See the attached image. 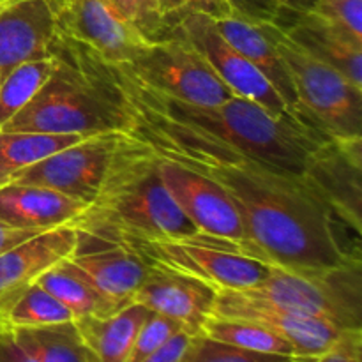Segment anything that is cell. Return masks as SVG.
<instances>
[{
    "label": "cell",
    "instance_id": "1",
    "mask_svg": "<svg viewBox=\"0 0 362 362\" xmlns=\"http://www.w3.org/2000/svg\"><path fill=\"white\" fill-rule=\"evenodd\" d=\"M115 90L126 112V133L158 158L209 177L228 194L243 219L251 258L283 267H332L361 258L359 243H350V230L303 177L168 122L124 95L117 85Z\"/></svg>",
    "mask_w": 362,
    "mask_h": 362
},
{
    "label": "cell",
    "instance_id": "2",
    "mask_svg": "<svg viewBox=\"0 0 362 362\" xmlns=\"http://www.w3.org/2000/svg\"><path fill=\"white\" fill-rule=\"evenodd\" d=\"M106 66L124 95L161 119L207 134L285 172L303 175L315 148L329 140L300 112L272 117L257 103L237 95L219 106L187 105L151 90L120 64Z\"/></svg>",
    "mask_w": 362,
    "mask_h": 362
},
{
    "label": "cell",
    "instance_id": "3",
    "mask_svg": "<svg viewBox=\"0 0 362 362\" xmlns=\"http://www.w3.org/2000/svg\"><path fill=\"white\" fill-rule=\"evenodd\" d=\"M69 226L108 243L120 237L182 239L198 232L163 184L158 158L126 131L119 134L98 194Z\"/></svg>",
    "mask_w": 362,
    "mask_h": 362
},
{
    "label": "cell",
    "instance_id": "4",
    "mask_svg": "<svg viewBox=\"0 0 362 362\" xmlns=\"http://www.w3.org/2000/svg\"><path fill=\"white\" fill-rule=\"evenodd\" d=\"M52 52L57 67L49 80L0 131L80 136L122 133L126 112L105 60L60 32Z\"/></svg>",
    "mask_w": 362,
    "mask_h": 362
},
{
    "label": "cell",
    "instance_id": "5",
    "mask_svg": "<svg viewBox=\"0 0 362 362\" xmlns=\"http://www.w3.org/2000/svg\"><path fill=\"white\" fill-rule=\"evenodd\" d=\"M243 292L338 329H362V258L332 267L271 264L264 281Z\"/></svg>",
    "mask_w": 362,
    "mask_h": 362
},
{
    "label": "cell",
    "instance_id": "6",
    "mask_svg": "<svg viewBox=\"0 0 362 362\" xmlns=\"http://www.w3.org/2000/svg\"><path fill=\"white\" fill-rule=\"evenodd\" d=\"M113 243L126 246L148 267L189 276L212 288H253L264 281L269 272L265 262L244 257V243L200 232L182 239L120 237Z\"/></svg>",
    "mask_w": 362,
    "mask_h": 362
},
{
    "label": "cell",
    "instance_id": "7",
    "mask_svg": "<svg viewBox=\"0 0 362 362\" xmlns=\"http://www.w3.org/2000/svg\"><path fill=\"white\" fill-rule=\"evenodd\" d=\"M265 28L288 67L297 110L329 138H362V87L297 46L276 23Z\"/></svg>",
    "mask_w": 362,
    "mask_h": 362
},
{
    "label": "cell",
    "instance_id": "8",
    "mask_svg": "<svg viewBox=\"0 0 362 362\" xmlns=\"http://www.w3.org/2000/svg\"><path fill=\"white\" fill-rule=\"evenodd\" d=\"M126 67L141 85L194 106H219L235 98L200 49L172 28Z\"/></svg>",
    "mask_w": 362,
    "mask_h": 362
},
{
    "label": "cell",
    "instance_id": "9",
    "mask_svg": "<svg viewBox=\"0 0 362 362\" xmlns=\"http://www.w3.org/2000/svg\"><path fill=\"white\" fill-rule=\"evenodd\" d=\"M172 28L200 49L237 98L257 103L272 117L292 113L267 78L223 37L212 18L200 13H182L175 18Z\"/></svg>",
    "mask_w": 362,
    "mask_h": 362
},
{
    "label": "cell",
    "instance_id": "10",
    "mask_svg": "<svg viewBox=\"0 0 362 362\" xmlns=\"http://www.w3.org/2000/svg\"><path fill=\"white\" fill-rule=\"evenodd\" d=\"M304 180L336 219L362 233V138H329L310 156Z\"/></svg>",
    "mask_w": 362,
    "mask_h": 362
},
{
    "label": "cell",
    "instance_id": "11",
    "mask_svg": "<svg viewBox=\"0 0 362 362\" xmlns=\"http://www.w3.org/2000/svg\"><path fill=\"white\" fill-rule=\"evenodd\" d=\"M60 34L83 42L108 64H127L151 46L112 0H52Z\"/></svg>",
    "mask_w": 362,
    "mask_h": 362
},
{
    "label": "cell",
    "instance_id": "12",
    "mask_svg": "<svg viewBox=\"0 0 362 362\" xmlns=\"http://www.w3.org/2000/svg\"><path fill=\"white\" fill-rule=\"evenodd\" d=\"M119 134L103 133L83 138L13 173L7 182L49 187L88 205L101 187Z\"/></svg>",
    "mask_w": 362,
    "mask_h": 362
},
{
    "label": "cell",
    "instance_id": "13",
    "mask_svg": "<svg viewBox=\"0 0 362 362\" xmlns=\"http://www.w3.org/2000/svg\"><path fill=\"white\" fill-rule=\"evenodd\" d=\"M211 315L260 325L292 343L300 357L313 359L324 354L343 331L324 320L285 310L278 304L233 288H216Z\"/></svg>",
    "mask_w": 362,
    "mask_h": 362
},
{
    "label": "cell",
    "instance_id": "14",
    "mask_svg": "<svg viewBox=\"0 0 362 362\" xmlns=\"http://www.w3.org/2000/svg\"><path fill=\"white\" fill-rule=\"evenodd\" d=\"M158 161L163 184L187 219L197 226L198 232L246 244L243 219L221 186H218L209 177L168 159L158 158Z\"/></svg>",
    "mask_w": 362,
    "mask_h": 362
},
{
    "label": "cell",
    "instance_id": "15",
    "mask_svg": "<svg viewBox=\"0 0 362 362\" xmlns=\"http://www.w3.org/2000/svg\"><path fill=\"white\" fill-rule=\"evenodd\" d=\"M59 35L52 0H6L0 4V78L27 60L52 53Z\"/></svg>",
    "mask_w": 362,
    "mask_h": 362
},
{
    "label": "cell",
    "instance_id": "16",
    "mask_svg": "<svg viewBox=\"0 0 362 362\" xmlns=\"http://www.w3.org/2000/svg\"><path fill=\"white\" fill-rule=\"evenodd\" d=\"M216 288L200 279L163 269L148 267L147 276L133 297L152 313L179 322L184 331L200 334L214 306Z\"/></svg>",
    "mask_w": 362,
    "mask_h": 362
},
{
    "label": "cell",
    "instance_id": "17",
    "mask_svg": "<svg viewBox=\"0 0 362 362\" xmlns=\"http://www.w3.org/2000/svg\"><path fill=\"white\" fill-rule=\"evenodd\" d=\"M69 260L119 308L133 303L134 293L148 272V265L126 246L85 233H78V244Z\"/></svg>",
    "mask_w": 362,
    "mask_h": 362
},
{
    "label": "cell",
    "instance_id": "18",
    "mask_svg": "<svg viewBox=\"0 0 362 362\" xmlns=\"http://www.w3.org/2000/svg\"><path fill=\"white\" fill-rule=\"evenodd\" d=\"M76 244V230L64 225L46 230L0 255V324L4 325L2 317L7 308L34 285L42 272L71 257Z\"/></svg>",
    "mask_w": 362,
    "mask_h": 362
},
{
    "label": "cell",
    "instance_id": "19",
    "mask_svg": "<svg viewBox=\"0 0 362 362\" xmlns=\"http://www.w3.org/2000/svg\"><path fill=\"white\" fill-rule=\"evenodd\" d=\"M283 32L322 62L345 74L352 83L362 87V42L354 39L331 21L318 16L315 11L290 14L283 25Z\"/></svg>",
    "mask_w": 362,
    "mask_h": 362
},
{
    "label": "cell",
    "instance_id": "20",
    "mask_svg": "<svg viewBox=\"0 0 362 362\" xmlns=\"http://www.w3.org/2000/svg\"><path fill=\"white\" fill-rule=\"evenodd\" d=\"M87 204L55 189L30 184H0V221L16 228L52 230L69 225Z\"/></svg>",
    "mask_w": 362,
    "mask_h": 362
},
{
    "label": "cell",
    "instance_id": "21",
    "mask_svg": "<svg viewBox=\"0 0 362 362\" xmlns=\"http://www.w3.org/2000/svg\"><path fill=\"white\" fill-rule=\"evenodd\" d=\"M216 25L223 37L267 78L269 83L278 90L286 106L292 112H299L292 76H290L285 60L276 49L265 23H255L239 16H232L216 21Z\"/></svg>",
    "mask_w": 362,
    "mask_h": 362
},
{
    "label": "cell",
    "instance_id": "22",
    "mask_svg": "<svg viewBox=\"0 0 362 362\" xmlns=\"http://www.w3.org/2000/svg\"><path fill=\"white\" fill-rule=\"evenodd\" d=\"M151 311L131 303L108 317H81L74 325L90 362H126Z\"/></svg>",
    "mask_w": 362,
    "mask_h": 362
},
{
    "label": "cell",
    "instance_id": "23",
    "mask_svg": "<svg viewBox=\"0 0 362 362\" xmlns=\"http://www.w3.org/2000/svg\"><path fill=\"white\" fill-rule=\"evenodd\" d=\"M35 283L62 303L73 313L74 320L81 317H108L122 310L103 296L69 257L42 272Z\"/></svg>",
    "mask_w": 362,
    "mask_h": 362
},
{
    "label": "cell",
    "instance_id": "24",
    "mask_svg": "<svg viewBox=\"0 0 362 362\" xmlns=\"http://www.w3.org/2000/svg\"><path fill=\"white\" fill-rule=\"evenodd\" d=\"M83 138L87 136L30 133V131H0V184H6L13 173L28 168Z\"/></svg>",
    "mask_w": 362,
    "mask_h": 362
},
{
    "label": "cell",
    "instance_id": "25",
    "mask_svg": "<svg viewBox=\"0 0 362 362\" xmlns=\"http://www.w3.org/2000/svg\"><path fill=\"white\" fill-rule=\"evenodd\" d=\"M14 339L37 362H90L74 322L11 329Z\"/></svg>",
    "mask_w": 362,
    "mask_h": 362
},
{
    "label": "cell",
    "instance_id": "26",
    "mask_svg": "<svg viewBox=\"0 0 362 362\" xmlns=\"http://www.w3.org/2000/svg\"><path fill=\"white\" fill-rule=\"evenodd\" d=\"M55 67L57 57L52 52L41 59L18 64L0 78V129L37 95Z\"/></svg>",
    "mask_w": 362,
    "mask_h": 362
},
{
    "label": "cell",
    "instance_id": "27",
    "mask_svg": "<svg viewBox=\"0 0 362 362\" xmlns=\"http://www.w3.org/2000/svg\"><path fill=\"white\" fill-rule=\"evenodd\" d=\"M200 334L216 339L219 343L237 346V349L251 350V352L300 357L296 346L283 339L281 336L274 334V332L267 331L257 324L235 320V318H221L211 315L205 320Z\"/></svg>",
    "mask_w": 362,
    "mask_h": 362
},
{
    "label": "cell",
    "instance_id": "28",
    "mask_svg": "<svg viewBox=\"0 0 362 362\" xmlns=\"http://www.w3.org/2000/svg\"><path fill=\"white\" fill-rule=\"evenodd\" d=\"M74 317L52 293L34 283L28 286L4 313L2 322L7 329L42 327L73 322Z\"/></svg>",
    "mask_w": 362,
    "mask_h": 362
},
{
    "label": "cell",
    "instance_id": "29",
    "mask_svg": "<svg viewBox=\"0 0 362 362\" xmlns=\"http://www.w3.org/2000/svg\"><path fill=\"white\" fill-rule=\"evenodd\" d=\"M297 359L300 357L251 352L197 334L191 339L180 362H293Z\"/></svg>",
    "mask_w": 362,
    "mask_h": 362
},
{
    "label": "cell",
    "instance_id": "30",
    "mask_svg": "<svg viewBox=\"0 0 362 362\" xmlns=\"http://www.w3.org/2000/svg\"><path fill=\"white\" fill-rule=\"evenodd\" d=\"M179 331H184V327L179 322L151 311L148 317L145 318L144 324H141L140 331H138L136 339L133 343V349H131V354L126 362L144 361L145 357L156 352L161 345H165Z\"/></svg>",
    "mask_w": 362,
    "mask_h": 362
},
{
    "label": "cell",
    "instance_id": "31",
    "mask_svg": "<svg viewBox=\"0 0 362 362\" xmlns=\"http://www.w3.org/2000/svg\"><path fill=\"white\" fill-rule=\"evenodd\" d=\"M120 14L151 41L165 37L166 21L159 0H112Z\"/></svg>",
    "mask_w": 362,
    "mask_h": 362
},
{
    "label": "cell",
    "instance_id": "32",
    "mask_svg": "<svg viewBox=\"0 0 362 362\" xmlns=\"http://www.w3.org/2000/svg\"><path fill=\"white\" fill-rule=\"evenodd\" d=\"M313 11L362 42V0H317Z\"/></svg>",
    "mask_w": 362,
    "mask_h": 362
},
{
    "label": "cell",
    "instance_id": "33",
    "mask_svg": "<svg viewBox=\"0 0 362 362\" xmlns=\"http://www.w3.org/2000/svg\"><path fill=\"white\" fill-rule=\"evenodd\" d=\"M230 4L235 16L255 23H276L279 27L292 14L283 0H230Z\"/></svg>",
    "mask_w": 362,
    "mask_h": 362
},
{
    "label": "cell",
    "instance_id": "34",
    "mask_svg": "<svg viewBox=\"0 0 362 362\" xmlns=\"http://www.w3.org/2000/svg\"><path fill=\"white\" fill-rule=\"evenodd\" d=\"M313 362H362V329H343L334 343Z\"/></svg>",
    "mask_w": 362,
    "mask_h": 362
},
{
    "label": "cell",
    "instance_id": "35",
    "mask_svg": "<svg viewBox=\"0 0 362 362\" xmlns=\"http://www.w3.org/2000/svg\"><path fill=\"white\" fill-rule=\"evenodd\" d=\"M193 334L187 331H179L177 334H173L165 345L159 346L156 352H152L151 356L145 357L140 362H180L182 361L184 354H186L187 346H189Z\"/></svg>",
    "mask_w": 362,
    "mask_h": 362
},
{
    "label": "cell",
    "instance_id": "36",
    "mask_svg": "<svg viewBox=\"0 0 362 362\" xmlns=\"http://www.w3.org/2000/svg\"><path fill=\"white\" fill-rule=\"evenodd\" d=\"M182 13H200L214 21L235 16L230 0H184Z\"/></svg>",
    "mask_w": 362,
    "mask_h": 362
},
{
    "label": "cell",
    "instance_id": "37",
    "mask_svg": "<svg viewBox=\"0 0 362 362\" xmlns=\"http://www.w3.org/2000/svg\"><path fill=\"white\" fill-rule=\"evenodd\" d=\"M0 362H37L14 339L11 329L0 331Z\"/></svg>",
    "mask_w": 362,
    "mask_h": 362
},
{
    "label": "cell",
    "instance_id": "38",
    "mask_svg": "<svg viewBox=\"0 0 362 362\" xmlns=\"http://www.w3.org/2000/svg\"><path fill=\"white\" fill-rule=\"evenodd\" d=\"M46 232V230H35V228H16L7 223L0 221V255L4 251L11 250V247L18 246V244L25 243L27 239L39 235V233Z\"/></svg>",
    "mask_w": 362,
    "mask_h": 362
},
{
    "label": "cell",
    "instance_id": "39",
    "mask_svg": "<svg viewBox=\"0 0 362 362\" xmlns=\"http://www.w3.org/2000/svg\"><path fill=\"white\" fill-rule=\"evenodd\" d=\"M159 9H161L166 25H173L175 18L182 13L184 0H159Z\"/></svg>",
    "mask_w": 362,
    "mask_h": 362
},
{
    "label": "cell",
    "instance_id": "40",
    "mask_svg": "<svg viewBox=\"0 0 362 362\" xmlns=\"http://www.w3.org/2000/svg\"><path fill=\"white\" fill-rule=\"evenodd\" d=\"M315 2L317 0H283L286 9L293 14H303L308 13V11H313Z\"/></svg>",
    "mask_w": 362,
    "mask_h": 362
},
{
    "label": "cell",
    "instance_id": "41",
    "mask_svg": "<svg viewBox=\"0 0 362 362\" xmlns=\"http://www.w3.org/2000/svg\"><path fill=\"white\" fill-rule=\"evenodd\" d=\"M315 359L313 357H300V359H297V361H293V362H313Z\"/></svg>",
    "mask_w": 362,
    "mask_h": 362
},
{
    "label": "cell",
    "instance_id": "42",
    "mask_svg": "<svg viewBox=\"0 0 362 362\" xmlns=\"http://www.w3.org/2000/svg\"><path fill=\"white\" fill-rule=\"evenodd\" d=\"M2 329H7V327H4V325H2V324H0V331H2Z\"/></svg>",
    "mask_w": 362,
    "mask_h": 362
},
{
    "label": "cell",
    "instance_id": "43",
    "mask_svg": "<svg viewBox=\"0 0 362 362\" xmlns=\"http://www.w3.org/2000/svg\"><path fill=\"white\" fill-rule=\"evenodd\" d=\"M2 2H6V0H0V4H2Z\"/></svg>",
    "mask_w": 362,
    "mask_h": 362
}]
</instances>
